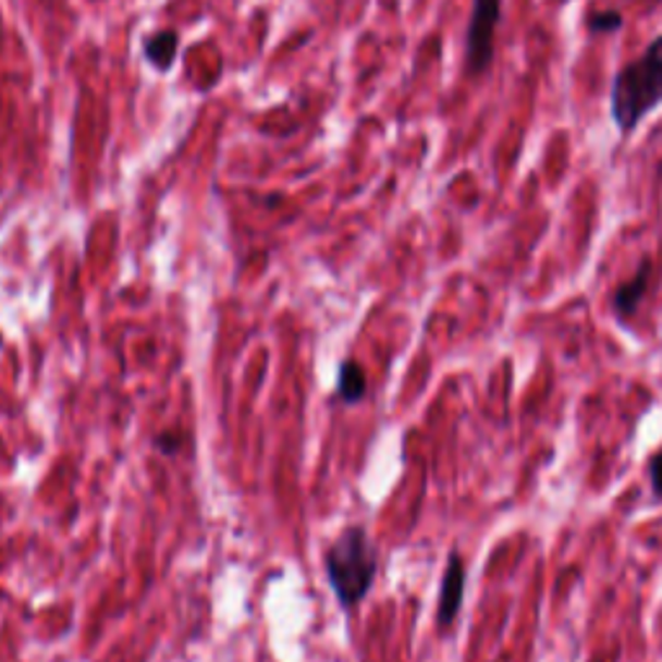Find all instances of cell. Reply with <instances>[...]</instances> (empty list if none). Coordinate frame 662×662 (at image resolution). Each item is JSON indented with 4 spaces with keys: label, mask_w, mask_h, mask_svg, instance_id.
<instances>
[{
    "label": "cell",
    "mask_w": 662,
    "mask_h": 662,
    "mask_svg": "<svg viewBox=\"0 0 662 662\" xmlns=\"http://www.w3.org/2000/svg\"><path fill=\"white\" fill-rule=\"evenodd\" d=\"M662 101V37L639 60L621 68L611 88V114L621 133H632L641 117Z\"/></svg>",
    "instance_id": "1"
},
{
    "label": "cell",
    "mask_w": 662,
    "mask_h": 662,
    "mask_svg": "<svg viewBox=\"0 0 662 662\" xmlns=\"http://www.w3.org/2000/svg\"><path fill=\"white\" fill-rule=\"evenodd\" d=\"M323 564L336 600L344 609H355L376 579L378 554L365 528L352 526L331 543Z\"/></svg>",
    "instance_id": "2"
},
{
    "label": "cell",
    "mask_w": 662,
    "mask_h": 662,
    "mask_svg": "<svg viewBox=\"0 0 662 662\" xmlns=\"http://www.w3.org/2000/svg\"><path fill=\"white\" fill-rule=\"evenodd\" d=\"M502 13V0H474L471 24L466 34V62L468 71L481 73L492 62L494 29Z\"/></svg>",
    "instance_id": "3"
},
{
    "label": "cell",
    "mask_w": 662,
    "mask_h": 662,
    "mask_svg": "<svg viewBox=\"0 0 662 662\" xmlns=\"http://www.w3.org/2000/svg\"><path fill=\"white\" fill-rule=\"evenodd\" d=\"M464 588H466V569L464 559L458 554H451L445 567L443 588H440V600H438V626L448 629L458 616L461 603H464Z\"/></svg>",
    "instance_id": "4"
},
{
    "label": "cell",
    "mask_w": 662,
    "mask_h": 662,
    "mask_svg": "<svg viewBox=\"0 0 662 662\" xmlns=\"http://www.w3.org/2000/svg\"><path fill=\"white\" fill-rule=\"evenodd\" d=\"M650 272H652L650 261H645V265L637 269V274L613 293V308H616L618 316L629 319V316L637 314L639 303L647 293V285H650Z\"/></svg>",
    "instance_id": "5"
},
{
    "label": "cell",
    "mask_w": 662,
    "mask_h": 662,
    "mask_svg": "<svg viewBox=\"0 0 662 662\" xmlns=\"http://www.w3.org/2000/svg\"><path fill=\"white\" fill-rule=\"evenodd\" d=\"M179 37L176 32H158L145 41V58H148L158 71H169L171 62L176 58Z\"/></svg>",
    "instance_id": "6"
},
{
    "label": "cell",
    "mask_w": 662,
    "mask_h": 662,
    "mask_svg": "<svg viewBox=\"0 0 662 662\" xmlns=\"http://www.w3.org/2000/svg\"><path fill=\"white\" fill-rule=\"evenodd\" d=\"M340 396L347 404L360 402L365 396V372L355 360H347L340 370Z\"/></svg>",
    "instance_id": "7"
},
{
    "label": "cell",
    "mask_w": 662,
    "mask_h": 662,
    "mask_svg": "<svg viewBox=\"0 0 662 662\" xmlns=\"http://www.w3.org/2000/svg\"><path fill=\"white\" fill-rule=\"evenodd\" d=\"M621 24H624V19H621V13H616V11L600 13V16H592V21H590V26L596 32H613V29H618Z\"/></svg>",
    "instance_id": "8"
},
{
    "label": "cell",
    "mask_w": 662,
    "mask_h": 662,
    "mask_svg": "<svg viewBox=\"0 0 662 662\" xmlns=\"http://www.w3.org/2000/svg\"><path fill=\"white\" fill-rule=\"evenodd\" d=\"M179 443H182V438H179L176 432H163V434H158V438H156L158 451H163V453H176L179 451Z\"/></svg>",
    "instance_id": "9"
},
{
    "label": "cell",
    "mask_w": 662,
    "mask_h": 662,
    "mask_svg": "<svg viewBox=\"0 0 662 662\" xmlns=\"http://www.w3.org/2000/svg\"><path fill=\"white\" fill-rule=\"evenodd\" d=\"M650 479H652L654 494L662 497V453H658V455H654V458H652V464H650Z\"/></svg>",
    "instance_id": "10"
},
{
    "label": "cell",
    "mask_w": 662,
    "mask_h": 662,
    "mask_svg": "<svg viewBox=\"0 0 662 662\" xmlns=\"http://www.w3.org/2000/svg\"><path fill=\"white\" fill-rule=\"evenodd\" d=\"M0 344H3V336H0Z\"/></svg>",
    "instance_id": "11"
}]
</instances>
